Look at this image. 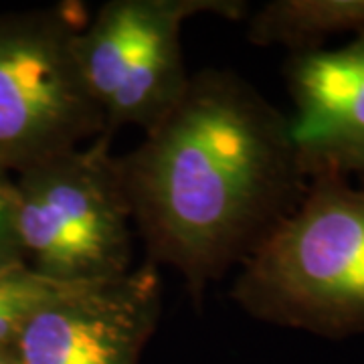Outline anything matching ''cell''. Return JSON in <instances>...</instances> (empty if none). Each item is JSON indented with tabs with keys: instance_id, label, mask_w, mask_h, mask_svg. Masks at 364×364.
I'll use <instances>...</instances> for the list:
<instances>
[{
	"instance_id": "cell-7",
	"label": "cell",
	"mask_w": 364,
	"mask_h": 364,
	"mask_svg": "<svg viewBox=\"0 0 364 364\" xmlns=\"http://www.w3.org/2000/svg\"><path fill=\"white\" fill-rule=\"evenodd\" d=\"M284 77L306 178L364 176V35L336 49L289 55Z\"/></svg>"
},
{
	"instance_id": "cell-8",
	"label": "cell",
	"mask_w": 364,
	"mask_h": 364,
	"mask_svg": "<svg viewBox=\"0 0 364 364\" xmlns=\"http://www.w3.org/2000/svg\"><path fill=\"white\" fill-rule=\"evenodd\" d=\"M364 35V0H272L247 18V41L257 47L318 51L338 35Z\"/></svg>"
},
{
	"instance_id": "cell-1",
	"label": "cell",
	"mask_w": 364,
	"mask_h": 364,
	"mask_svg": "<svg viewBox=\"0 0 364 364\" xmlns=\"http://www.w3.org/2000/svg\"><path fill=\"white\" fill-rule=\"evenodd\" d=\"M117 162L148 259L178 273L195 301L259 249L308 186L289 117L231 69L191 73Z\"/></svg>"
},
{
	"instance_id": "cell-2",
	"label": "cell",
	"mask_w": 364,
	"mask_h": 364,
	"mask_svg": "<svg viewBox=\"0 0 364 364\" xmlns=\"http://www.w3.org/2000/svg\"><path fill=\"white\" fill-rule=\"evenodd\" d=\"M231 298L265 324L330 340L364 334V186L308 181L298 207L239 267Z\"/></svg>"
},
{
	"instance_id": "cell-6",
	"label": "cell",
	"mask_w": 364,
	"mask_h": 364,
	"mask_svg": "<svg viewBox=\"0 0 364 364\" xmlns=\"http://www.w3.org/2000/svg\"><path fill=\"white\" fill-rule=\"evenodd\" d=\"M154 263L93 284L63 286L26 320L16 364H140L160 320Z\"/></svg>"
},
{
	"instance_id": "cell-10",
	"label": "cell",
	"mask_w": 364,
	"mask_h": 364,
	"mask_svg": "<svg viewBox=\"0 0 364 364\" xmlns=\"http://www.w3.org/2000/svg\"><path fill=\"white\" fill-rule=\"evenodd\" d=\"M28 267L18 233V203L11 172L0 168V273Z\"/></svg>"
},
{
	"instance_id": "cell-5",
	"label": "cell",
	"mask_w": 364,
	"mask_h": 364,
	"mask_svg": "<svg viewBox=\"0 0 364 364\" xmlns=\"http://www.w3.org/2000/svg\"><path fill=\"white\" fill-rule=\"evenodd\" d=\"M198 14L241 21V0H109L77 37L81 73L107 132L150 130L181 100L191 73L182 26Z\"/></svg>"
},
{
	"instance_id": "cell-11",
	"label": "cell",
	"mask_w": 364,
	"mask_h": 364,
	"mask_svg": "<svg viewBox=\"0 0 364 364\" xmlns=\"http://www.w3.org/2000/svg\"><path fill=\"white\" fill-rule=\"evenodd\" d=\"M0 364H16L13 356V350L11 348H4V350H0Z\"/></svg>"
},
{
	"instance_id": "cell-9",
	"label": "cell",
	"mask_w": 364,
	"mask_h": 364,
	"mask_svg": "<svg viewBox=\"0 0 364 364\" xmlns=\"http://www.w3.org/2000/svg\"><path fill=\"white\" fill-rule=\"evenodd\" d=\"M61 287L31 267L0 273V350L13 346L26 320Z\"/></svg>"
},
{
	"instance_id": "cell-4",
	"label": "cell",
	"mask_w": 364,
	"mask_h": 364,
	"mask_svg": "<svg viewBox=\"0 0 364 364\" xmlns=\"http://www.w3.org/2000/svg\"><path fill=\"white\" fill-rule=\"evenodd\" d=\"M75 13H0V168L11 174L107 132L79 65Z\"/></svg>"
},
{
	"instance_id": "cell-3",
	"label": "cell",
	"mask_w": 364,
	"mask_h": 364,
	"mask_svg": "<svg viewBox=\"0 0 364 364\" xmlns=\"http://www.w3.org/2000/svg\"><path fill=\"white\" fill-rule=\"evenodd\" d=\"M105 132L13 174L26 265L57 286L132 269V210Z\"/></svg>"
}]
</instances>
